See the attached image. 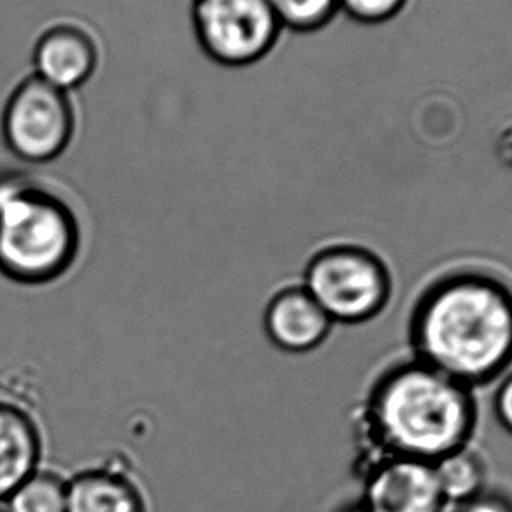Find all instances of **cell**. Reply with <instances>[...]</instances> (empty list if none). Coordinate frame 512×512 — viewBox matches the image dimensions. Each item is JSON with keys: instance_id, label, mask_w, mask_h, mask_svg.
<instances>
[{"instance_id": "cell-11", "label": "cell", "mask_w": 512, "mask_h": 512, "mask_svg": "<svg viewBox=\"0 0 512 512\" xmlns=\"http://www.w3.org/2000/svg\"><path fill=\"white\" fill-rule=\"evenodd\" d=\"M67 512H148V502L134 477L107 465L67 479Z\"/></svg>"}, {"instance_id": "cell-1", "label": "cell", "mask_w": 512, "mask_h": 512, "mask_svg": "<svg viewBox=\"0 0 512 512\" xmlns=\"http://www.w3.org/2000/svg\"><path fill=\"white\" fill-rule=\"evenodd\" d=\"M411 356L472 390L512 367V286L495 272L458 267L432 279L414 300Z\"/></svg>"}, {"instance_id": "cell-13", "label": "cell", "mask_w": 512, "mask_h": 512, "mask_svg": "<svg viewBox=\"0 0 512 512\" xmlns=\"http://www.w3.org/2000/svg\"><path fill=\"white\" fill-rule=\"evenodd\" d=\"M2 505L6 512H67V479L39 467Z\"/></svg>"}, {"instance_id": "cell-17", "label": "cell", "mask_w": 512, "mask_h": 512, "mask_svg": "<svg viewBox=\"0 0 512 512\" xmlns=\"http://www.w3.org/2000/svg\"><path fill=\"white\" fill-rule=\"evenodd\" d=\"M449 512H512V498L504 491L488 488L479 497Z\"/></svg>"}, {"instance_id": "cell-10", "label": "cell", "mask_w": 512, "mask_h": 512, "mask_svg": "<svg viewBox=\"0 0 512 512\" xmlns=\"http://www.w3.org/2000/svg\"><path fill=\"white\" fill-rule=\"evenodd\" d=\"M43 435L29 409L0 399V504L41 467Z\"/></svg>"}, {"instance_id": "cell-3", "label": "cell", "mask_w": 512, "mask_h": 512, "mask_svg": "<svg viewBox=\"0 0 512 512\" xmlns=\"http://www.w3.org/2000/svg\"><path fill=\"white\" fill-rule=\"evenodd\" d=\"M83 228L62 193L22 172L0 174V274L48 285L76 264Z\"/></svg>"}, {"instance_id": "cell-9", "label": "cell", "mask_w": 512, "mask_h": 512, "mask_svg": "<svg viewBox=\"0 0 512 512\" xmlns=\"http://www.w3.org/2000/svg\"><path fill=\"white\" fill-rule=\"evenodd\" d=\"M332 328L334 323L300 283L278 290L265 307V335L285 353H311L327 342Z\"/></svg>"}, {"instance_id": "cell-8", "label": "cell", "mask_w": 512, "mask_h": 512, "mask_svg": "<svg viewBox=\"0 0 512 512\" xmlns=\"http://www.w3.org/2000/svg\"><path fill=\"white\" fill-rule=\"evenodd\" d=\"M100 44L92 30L74 20H58L44 27L32 46L37 78L64 92H76L99 71Z\"/></svg>"}, {"instance_id": "cell-12", "label": "cell", "mask_w": 512, "mask_h": 512, "mask_svg": "<svg viewBox=\"0 0 512 512\" xmlns=\"http://www.w3.org/2000/svg\"><path fill=\"white\" fill-rule=\"evenodd\" d=\"M449 511L467 504L490 488L488 462L472 444L434 463Z\"/></svg>"}, {"instance_id": "cell-7", "label": "cell", "mask_w": 512, "mask_h": 512, "mask_svg": "<svg viewBox=\"0 0 512 512\" xmlns=\"http://www.w3.org/2000/svg\"><path fill=\"white\" fill-rule=\"evenodd\" d=\"M358 500L370 512H449L434 463L383 456L356 463Z\"/></svg>"}, {"instance_id": "cell-5", "label": "cell", "mask_w": 512, "mask_h": 512, "mask_svg": "<svg viewBox=\"0 0 512 512\" xmlns=\"http://www.w3.org/2000/svg\"><path fill=\"white\" fill-rule=\"evenodd\" d=\"M78 132L72 93L30 74L16 83L0 116V134L9 153L27 164L55 162Z\"/></svg>"}, {"instance_id": "cell-2", "label": "cell", "mask_w": 512, "mask_h": 512, "mask_svg": "<svg viewBox=\"0 0 512 512\" xmlns=\"http://www.w3.org/2000/svg\"><path fill=\"white\" fill-rule=\"evenodd\" d=\"M479 427L476 390L414 356L388 365L355 413L358 460L437 463L467 448Z\"/></svg>"}, {"instance_id": "cell-18", "label": "cell", "mask_w": 512, "mask_h": 512, "mask_svg": "<svg viewBox=\"0 0 512 512\" xmlns=\"http://www.w3.org/2000/svg\"><path fill=\"white\" fill-rule=\"evenodd\" d=\"M335 512H370L365 505L360 502V500H355V502H348V504L342 505Z\"/></svg>"}, {"instance_id": "cell-16", "label": "cell", "mask_w": 512, "mask_h": 512, "mask_svg": "<svg viewBox=\"0 0 512 512\" xmlns=\"http://www.w3.org/2000/svg\"><path fill=\"white\" fill-rule=\"evenodd\" d=\"M493 393V414L500 428L512 435V367L498 379Z\"/></svg>"}, {"instance_id": "cell-4", "label": "cell", "mask_w": 512, "mask_h": 512, "mask_svg": "<svg viewBox=\"0 0 512 512\" xmlns=\"http://www.w3.org/2000/svg\"><path fill=\"white\" fill-rule=\"evenodd\" d=\"M300 285L334 325H365L386 311L393 297L390 267L376 251L335 242L314 251Z\"/></svg>"}, {"instance_id": "cell-15", "label": "cell", "mask_w": 512, "mask_h": 512, "mask_svg": "<svg viewBox=\"0 0 512 512\" xmlns=\"http://www.w3.org/2000/svg\"><path fill=\"white\" fill-rule=\"evenodd\" d=\"M409 0H339V13L363 25H381L399 16Z\"/></svg>"}, {"instance_id": "cell-6", "label": "cell", "mask_w": 512, "mask_h": 512, "mask_svg": "<svg viewBox=\"0 0 512 512\" xmlns=\"http://www.w3.org/2000/svg\"><path fill=\"white\" fill-rule=\"evenodd\" d=\"M192 25L206 57L230 69L258 64L283 34L267 0H193Z\"/></svg>"}, {"instance_id": "cell-19", "label": "cell", "mask_w": 512, "mask_h": 512, "mask_svg": "<svg viewBox=\"0 0 512 512\" xmlns=\"http://www.w3.org/2000/svg\"><path fill=\"white\" fill-rule=\"evenodd\" d=\"M0 512H6V509H4V505L0 504Z\"/></svg>"}, {"instance_id": "cell-14", "label": "cell", "mask_w": 512, "mask_h": 512, "mask_svg": "<svg viewBox=\"0 0 512 512\" xmlns=\"http://www.w3.org/2000/svg\"><path fill=\"white\" fill-rule=\"evenodd\" d=\"M283 30L311 34L325 29L339 13V0H267Z\"/></svg>"}]
</instances>
